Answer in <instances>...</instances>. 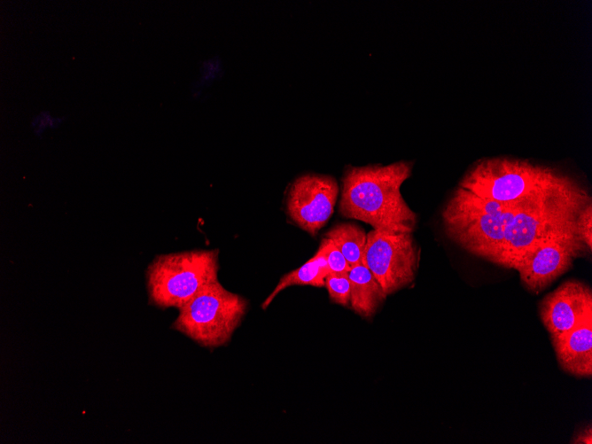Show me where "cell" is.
<instances>
[{
	"mask_svg": "<svg viewBox=\"0 0 592 444\" xmlns=\"http://www.w3.org/2000/svg\"><path fill=\"white\" fill-rule=\"evenodd\" d=\"M329 273L324 252L320 245L313 257L298 269L284 274L280 278L274 290L261 304V308L266 309L278 293L290 286L310 285L323 287L325 278Z\"/></svg>",
	"mask_w": 592,
	"mask_h": 444,
	"instance_id": "cell-11",
	"label": "cell"
},
{
	"mask_svg": "<svg viewBox=\"0 0 592 444\" xmlns=\"http://www.w3.org/2000/svg\"><path fill=\"white\" fill-rule=\"evenodd\" d=\"M336 179L329 175L305 174L288 187L285 208L289 217L312 236L331 216L339 195Z\"/></svg>",
	"mask_w": 592,
	"mask_h": 444,
	"instance_id": "cell-7",
	"label": "cell"
},
{
	"mask_svg": "<svg viewBox=\"0 0 592 444\" xmlns=\"http://www.w3.org/2000/svg\"><path fill=\"white\" fill-rule=\"evenodd\" d=\"M218 250H191L156 256L146 270L150 302L181 308L218 281Z\"/></svg>",
	"mask_w": 592,
	"mask_h": 444,
	"instance_id": "cell-3",
	"label": "cell"
},
{
	"mask_svg": "<svg viewBox=\"0 0 592 444\" xmlns=\"http://www.w3.org/2000/svg\"><path fill=\"white\" fill-rule=\"evenodd\" d=\"M539 312L550 336L565 333L592 316L591 289L578 280L564 282L541 300Z\"/></svg>",
	"mask_w": 592,
	"mask_h": 444,
	"instance_id": "cell-8",
	"label": "cell"
},
{
	"mask_svg": "<svg viewBox=\"0 0 592 444\" xmlns=\"http://www.w3.org/2000/svg\"><path fill=\"white\" fill-rule=\"evenodd\" d=\"M411 168V163L404 160L385 166H348L342 177L340 214L375 230L412 233L417 214L401 193Z\"/></svg>",
	"mask_w": 592,
	"mask_h": 444,
	"instance_id": "cell-1",
	"label": "cell"
},
{
	"mask_svg": "<svg viewBox=\"0 0 592 444\" xmlns=\"http://www.w3.org/2000/svg\"><path fill=\"white\" fill-rule=\"evenodd\" d=\"M324 287L327 289L331 301L348 307L351 299V284L348 273H330L324 281Z\"/></svg>",
	"mask_w": 592,
	"mask_h": 444,
	"instance_id": "cell-13",
	"label": "cell"
},
{
	"mask_svg": "<svg viewBox=\"0 0 592 444\" xmlns=\"http://www.w3.org/2000/svg\"><path fill=\"white\" fill-rule=\"evenodd\" d=\"M324 237L334 243L351 267L362 263L367 235L362 227L352 222L339 223Z\"/></svg>",
	"mask_w": 592,
	"mask_h": 444,
	"instance_id": "cell-12",
	"label": "cell"
},
{
	"mask_svg": "<svg viewBox=\"0 0 592 444\" xmlns=\"http://www.w3.org/2000/svg\"><path fill=\"white\" fill-rule=\"evenodd\" d=\"M590 250L575 232V228L550 234L519 259L516 269L524 285L538 293L570 269L573 261Z\"/></svg>",
	"mask_w": 592,
	"mask_h": 444,
	"instance_id": "cell-6",
	"label": "cell"
},
{
	"mask_svg": "<svg viewBox=\"0 0 592 444\" xmlns=\"http://www.w3.org/2000/svg\"><path fill=\"white\" fill-rule=\"evenodd\" d=\"M552 345L561 368L576 377L592 375V316L573 329L551 336Z\"/></svg>",
	"mask_w": 592,
	"mask_h": 444,
	"instance_id": "cell-9",
	"label": "cell"
},
{
	"mask_svg": "<svg viewBox=\"0 0 592 444\" xmlns=\"http://www.w3.org/2000/svg\"><path fill=\"white\" fill-rule=\"evenodd\" d=\"M574 180L557 168L529 160L494 157L477 160L465 172L459 186L480 198L509 203L562 187Z\"/></svg>",
	"mask_w": 592,
	"mask_h": 444,
	"instance_id": "cell-2",
	"label": "cell"
},
{
	"mask_svg": "<svg viewBox=\"0 0 592 444\" xmlns=\"http://www.w3.org/2000/svg\"><path fill=\"white\" fill-rule=\"evenodd\" d=\"M320 245L324 252L329 272L336 274L348 273L351 266L334 243L330 238L324 237Z\"/></svg>",
	"mask_w": 592,
	"mask_h": 444,
	"instance_id": "cell-14",
	"label": "cell"
},
{
	"mask_svg": "<svg viewBox=\"0 0 592 444\" xmlns=\"http://www.w3.org/2000/svg\"><path fill=\"white\" fill-rule=\"evenodd\" d=\"M348 277L352 309L361 316L371 317L386 298L381 285L363 263L351 267Z\"/></svg>",
	"mask_w": 592,
	"mask_h": 444,
	"instance_id": "cell-10",
	"label": "cell"
},
{
	"mask_svg": "<svg viewBox=\"0 0 592 444\" xmlns=\"http://www.w3.org/2000/svg\"><path fill=\"white\" fill-rule=\"evenodd\" d=\"M575 232L586 246L592 249V203L586 204L575 220Z\"/></svg>",
	"mask_w": 592,
	"mask_h": 444,
	"instance_id": "cell-15",
	"label": "cell"
},
{
	"mask_svg": "<svg viewBox=\"0 0 592 444\" xmlns=\"http://www.w3.org/2000/svg\"><path fill=\"white\" fill-rule=\"evenodd\" d=\"M247 306L245 298L216 281L179 308L172 328L203 347H220L230 341Z\"/></svg>",
	"mask_w": 592,
	"mask_h": 444,
	"instance_id": "cell-4",
	"label": "cell"
},
{
	"mask_svg": "<svg viewBox=\"0 0 592 444\" xmlns=\"http://www.w3.org/2000/svg\"><path fill=\"white\" fill-rule=\"evenodd\" d=\"M419 253L411 232L373 229L367 234L362 263L388 296L413 283L418 269Z\"/></svg>",
	"mask_w": 592,
	"mask_h": 444,
	"instance_id": "cell-5",
	"label": "cell"
}]
</instances>
